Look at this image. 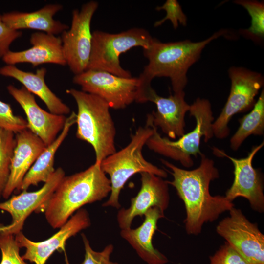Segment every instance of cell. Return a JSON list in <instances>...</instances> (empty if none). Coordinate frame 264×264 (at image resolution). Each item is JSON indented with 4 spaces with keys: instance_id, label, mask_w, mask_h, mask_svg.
<instances>
[{
    "instance_id": "ba28073f",
    "label": "cell",
    "mask_w": 264,
    "mask_h": 264,
    "mask_svg": "<svg viewBox=\"0 0 264 264\" xmlns=\"http://www.w3.org/2000/svg\"><path fill=\"white\" fill-rule=\"evenodd\" d=\"M228 74L230 93L220 113L212 124L214 136L220 139L229 135L228 124L234 115L253 108L255 98L264 83L261 73L242 67H231Z\"/></svg>"
},
{
    "instance_id": "f1b7e54d",
    "label": "cell",
    "mask_w": 264,
    "mask_h": 264,
    "mask_svg": "<svg viewBox=\"0 0 264 264\" xmlns=\"http://www.w3.org/2000/svg\"><path fill=\"white\" fill-rule=\"evenodd\" d=\"M156 10H164L166 11V15L163 19L154 22V25L155 27L161 25L168 20L171 21L175 29L178 27V23L183 26L187 25V17L176 0H167L162 6H157Z\"/></svg>"
},
{
    "instance_id": "ffe728a7",
    "label": "cell",
    "mask_w": 264,
    "mask_h": 264,
    "mask_svg": "<svg viewBox=\"0 0 264 264\" xmlns=\"http://www.w3.org/2000/svg\"><path fill=\"white\" fill-rule=\"evenodd\" d=\"M144 220L136 229H121L120 235L135 249L139 257L148 264H165L167 257L154 248L153 237L157 229L158 220L164 217V211L157 207L149 209Z\"/></svg>"
},
{
    "instance_id": "44dd1931",
    "label": "cell",
    "mask_w": 264,
    "mask_h": 264,
    "mask_svg": "<svg viewBox=\"0 0 264 264\" xmlns=\"http://www.w3.org/2000/svg\"><path fill=\"white\" fill-rule=\"evenodd\" d=\"M46 72L44 67L38 69L35 73L22 70L15 65H6L0 68V75L13 78L20 82L28 91L36 95L44 103L50 112L63 115L69 114V107L45 83Z\"/></svg>"
},
{
    "instance_id": "4dcf8cb0",
    "label": "cell",
    "mask_w": 264,
    "mask_h": 264,
    "mask_svg": "<svg viewBox=\"0 0 264 264\" xmlns=\"http://www.w3.org/2000/svg\"><path fill=\"white\" fill-rule=\"evenodd\" d=\"M210 264H249L228 243L225 242L215 254L210 257Z\"/></svg>"
},
{
    "instance_id": "d4e9b609",
    "label": "cell",
    "mask_w": 264,
    "mask_h": 264,
    "mask_svg": "<svg viewBox=\"0 0 264 264\" xmlns=\"http://www.w3.org/2000/svg\"><path fill=\"white\" fill-rule=\"evenodd\" d=\"M15 146V133L0 128V198L8 179Z\"/></svg>"
},
{
    "instance_id": "484cf974",
    "label": "cell",
    "mask_w": 264,
    "mask_h": 264,
    "mask_svg": "<svg viewBox=\"0 0 264 264\" xmlns=\"http://www.w3.org/2000/svg\"><path fill=\"white\" fill-rule=\"evenodd\" d=\"M234 2L243 7L251 18V26L244 30V34L254 39L264 37V4L263 1L237 0Z\"/></svg>"
},
{
    "instance_id": "cb8c5ba5",
    "label": "cell",
    "mask_w": 264,
    "mask_h": 264,
    "mask_svg": "<svg viewBox=\"0 0 264 264\" xmlns=\"http://www.w3.org/2000/svg\"><path fill=\"white\" fill-rule=\"evenodd\" d=\"M239 127L230 140V148L237 150L250 135L261 136L264 132V90L263 89L251 111L238 120Z\"/></svg>"
},
{
    "instance_id": "f546056e",
    "label": "cell",
    "mask_w": 264,
    "mask_h": 264,
    "mask_svg": "<svg viewBox=\"0 0 264 264\" xmlns=\"http://www.w3.org/2000/svg\"><path fill=\"white\" fill-rule=\"evenodd\" d=\"M82 237L85 254L84 260L81 264H118L110 260V256L113 249L112 245H108L103 251L96 252L91 248L89 241L84 234H82Z\"/></svg>"
},
{
    "instance_id": "9c48e42d",
    "label": "cell",
    "mask_w": 264,
    "mask_h": 264,
    "mask_svg": "<svg viewBox=\"0 0 264 264\" xmlns=\"http://www.w3.org/2000/svg\"><path fill=\"white\" fill-rule=\"evenodd\" d=\"M73 82L80 86L82 91L97 96L116 110L136 102L141 84L139 77H123L92 69L75 75Z\"/></svg>"
},
{
    "instance_id": "6da1fadb",
    "label": "cell",
    "mask_w": 264,
    "mask_h": 264,
    "mask_svg": "<svg viewBox=\"0 0 264 264\" xmlns=\"http://www.w3.org/2000/svg\"><path fill=\"white\" fill-rule=\"evenodd\" d=\"M200 156L199 166L191 170L161 159L173 176L172 181H166L167 184L176 189L184 203L186 217L184 222L189 235L200 234L204 223L215 221L221 214L234 207L225 196H213L210 194V184L219 178V171L213 160L202 153Z\"/></svg>"
},
{
    "instance_id": "1f68e13d",
    "label": "cell",
    "mask_w": 264,
    "mask_h": 264,
    "mask_svg": "<svg viewBox=\"0 0 264 264\" xmlns=\"http://www.w3.org/2000/svg\"><path fill=\"white\" fill-rule=\"evenodd\" d=\"M22 35L19 30L9 27L3 21L0 14V58H2L10 51L11 44Z\"/></svg>"
},
{
    "instance_id": "603a6c76",
    "label": "cell",
    "mask_w": 264,
    "mask_h": 264,
    "mask_svg": "<svg viewBox=\"0 0 264 264\" xmlns=\"http://www.w3.org/2000/svg\"><path fill=\"white\" fill-rule=\"evenodd\" d=\"M76 114L72 112L66 118L64 127L60 134L50 145L46 146L24 176L20 191H25L31 185L47 181L55 170L54 168L55 154L67 136L71 127L76 123Z\"/></svg>"
},
{
    "instance_id": "d6986e66",
    "label": "cell",
    "mask_w": 264,
    "mask_h": 264,
    "mask_svg": "<svg viewBox=\"0 0 264 264\" xmlns=\"http://www.w3.org/2000/svg\"><path fill=\"white\" fill-rule=\"evenodd\" d=\"M30 43L31 48L21 51L10 50L2 58L3 61L8 65L28 63L33 66L47 63L66 65L61 37L37 32L31 34Z\"/></svg>"
},
{
    "instance_id": "8992f818",
    "label": "cell",
    "mask_w": 264,
    "mask_h": 264,
    "mask_svg": "<svg viewBox=\"0 0 264 264\" xmlns=\"http://www.w3.org/2000/svg\"><path fill=\"white\" fill-rule=\"evenodd\" d=\"M189 111L190 115L193 116L196 121L193 130L178 139L172 140L160 135L152 119L153 133L145 144L154 152L179 161L187 168L194 164L192 156L197 157L198 154H201L200 150L201 138L203 137L204 141L207 142L214 136L212 128L214 117L209 100L198 98L190 105Z\"/></svg>"
},
{
    "instance_id": "52a82bcc",
    "label": "cell",
    "mask_w": 264,
    "mask_h": 264,
    "mask_svg": "<svg viewBox=\"0 0 264 264\" xmlns=\"http://www.w3.org/2000/svg\"><path fill=\"white\" fill-rule=\"evenodd\" d=\"M153 38L146 29L133 28L118 33L100 30L92 32L88 69L102 70L123 77H132L120 65L119 57L134 47L148 49Z\"/></svg>"
},
{
    "instance_id": "e0dca14e",
    "label": "cell",
    "mask_w": 264,
    "mask_h": 264,
    "mask_svg": "<svg viewBox=\"0 0 264 264\" xmlns=\"http://www.w3.org/2000/svg\"><path fill=\"white\" fill-rule=\"evenodd\" d=\"M141 188L137 195L131 199L129 208H122L117 219L121 229L130 228L135 217H142L150 208L157 207L164 211L170 200L168 184L162 177L153 174L142 172Z\"/></svg>"
},
{
    "instance_id": "7402d4cb",
    "label": "cell",
    "mask_w": 264,
    "mask_h": 264,
    "mask_svg": "<svg viewBox=\"0 0 264 264\" xmlns=\"http://www.w3.org/2000/svg\"><path fill=\"white\" fill-rule=\"evenodd\" d=\"M62 8L61 4H50L32 12L6 13L2 15V17L4 22L14 30H37L56 35L69 28L67 25L54 19V15Z\"/></svg>"
},
{
    "instance_id": "5bb4252c",
    "label": "cell",
    "mask_w": 264,
    "mask_h": 264,
    "mask_svg": "<svg viewBox=\"0 0 264 264\" xmlns=\"http://www.w3.org/2000/svg\"><path fill=\"white\" fill-rule=\"evenodd\" d=\"M141 95L140 103L150 101L156 105V111L150 114L155 127L160 128L169 139L174 140L185 134V117L190 105L185 100L184 91L163 97L151 86L144 90Z\"/></svg>"
},
{
    "instance_id": "3957f363",
    "label": "cell",
    "mask_w": 264,
    "mask_h": 264,
    "mask_svg": "<svg viewBox=\"0 0 264 264\" xmlns=\"http://www.w3.org/2000/svg\"><path fill=\"white\" fill-rule=\"evenodd\" d=\"M110 181L100 164L94 163L86 170L65 176L43 211L49 225L61 227L83 205L101 200L111 192Z\"/></svg>"
},
{
    "instance_id": "30bf717a",
    "label": "cell",
    "mask_w": 264,
    "mask_h": 264,
    "mask_svg": "<svg viewBox=\"0 0 264 264\" xmlns=\"http://www.w3.org/2000/svg\"><path fill=\"white\" fill-rule=\"evenodd\" d=\"M98 3L87 2L80 10L72 11L71 26L62 33L64 55L70 70L77 75L88 69L92 44L90 24Z\"/></svg>"
},
{
    "instance_id": "277c9868",
    "label": "cell",
    "mask_w": 264,
    "mask_h": 264,
    "mask_svg": "<svg viewBox=\"0 0 264 264\" xmlns=\"http://www.w3.org/2000/svg\"><path fill=\"white\" fill-rule=\"evenodd\" d=\"M66 92L75 100L77 138L90 144L95 154V163L100 164L116 150V128L106 102L97 96L71 88Z\"/></svg>"
},
{
    "instance_id": "7a4b0ae2",
    "label": "cell",
    "mask_w": 264,
    "mask_h": 264,
    "mask_svg": "<svg viewBox=\"0 0 264 264\" xmlns=\"http://www.w3.org/2000/svg\"><path fill=\"white\" fill-rule=\"evenodd\" d=\"M227 33L220 30L206 39L197 42L190 40L163 43L154 38L150 46L143 49L149 61L139 76L141 86L151 85L155 77L170 78L174 93L184 91L189 68L200 58L204 47L213 40Z\"/></svg>"
},
{
    "instance_id": "4fadbf2b",
    "label": "cell",
    "mask_w": 264,
    "mask_h": 264,
    "mask_svg": "<svg viewBox=\"0 0 264 264\" xmlns=\"http://www.w3.org/2000/svg\"><path fill=\"white\" fill-rule=\"evenodd\" d=\"M65 176L61 167L55 170L49 180L40 189L33 192L26 190L0 202V209L8 212L11 222L7 225L0 224V233L15 236L22 230L25 220L35 211L44 210L58 184Z\"/></svg>"
},
{
    "instance_id": "7c38bea8",
    "label": "cell",
    "mask_w": 264,
    "mask_h": 264,
    "mask_svg": "<svg viewBox=\"0 0 264 264\" xmlns=\"http://www.w3.org/2000/svg\"><path fill=\"white\" fill-rule=\"evenodd\" d=\"M264 145L263 141L254 146L246 157L242 158L232 157L216 147L212 148L215 155L228 158L234 166V180L226 192L225 198L232 202L238 197H243L248 200L254 211L260 213L264 211L263 185L261 175L252 166V160Z\"/></svg>"
},
{
    "instance_id": "2e32d148",
    "label": "cell",
    "mask_w": 264,
    "mask_h": 264,
    "mask_svg": "<svg viewBox=\"0 0 264 264\" xmlns=\"http://www.w3.org/2000/svg\"><path fill=\"white\" fill-rule=\"evenodd\" d=\"M7 89L23 110L27 117V129L46 146L52 143L63 130L67 117L44 110L36 103L34 95L22 86L19 88L9 85Z\"/></svg>"
},
{
    "instance_id": "ac0fdd59",
    "label": "cell",
    "mask_w": 264,
    "mask_h": 264,
    "mask_svg": "<svg viewBox=\"0 0 264 264\" xmlns=\"http://www.w3.org/2000/svg\"><path fill=\"white\" fill-rule=\"evenodd\" d=\"M15 138L10 174L2 196L5 199L14 191H20L24 176L46 147L43 141L28 129L16 133Z\"/></svg>"
},
{
    "instance_id": "5b68a950",
    "label": "cell",
    "mask_w": 264,
    "mask_h": 264,
    "mask_svg": "<svg viewBox=\"0 0 264 264\" xmlns=\"http://www.w3.org/2000/svg\"><path fill=\"white\" fill-rule=\"evenodd\" d=\"M153 133L152 119L149 114L145 126L136 130L131 135L129 143L101 161L100 167L110 176L111 189L109 199L103 204L104 207H120V193L127 180L136 173L147 172L162 178L167 176L165 171L147 161L143 156L142 149Z\"/></svg>"
},
{
    "instance_id": "9a60e30c",
    "label": "cell",
    "mask_w": 264,
    "mask_h": 264,
    "mask_svg": "<svg viewBox=\"0 0 264 264\" xmlns=\"http://www.w3.org/2000/svg\"><path fill=\"white\" fill-rule=\"evenodd\" d=\"M90 220L88 212L80 209L66 221L60 229L51 237L41 242H33L25 237L22 232L15 236L20 247L26 249L22 256L24 260L35 264H45L56 250L65 251L66 241L81 230L88 227Z\"/></svg>"
},
{
    "instance_id": "4316f807",
    "label": "cell",
    "mask_w": 264,
    "mask_h": 264,
    "mask_svg": "<svg viewBox=\"0 0 264 264\" xmlns=\"http://www.w3.org/2000/svg\"><path fill=\"white\" fill-rule=\"evenodd\" d=\"M20 248L14 235L0 233V264H27L20 256Z\"/></svg>"
},
{
    "instance_id": "8fae6325",
    "label": "cell",
    "mask_w": 264,
    "mask_h": 264,
    "mask_svg": "<svg viewBox=\"0 0 264 264\" xmlns=\"http://www.w3.org/2000/svg\"><path fill=\"white\" fill-rule=\"evenodd\" d=\"M229 216L216 227L223 238L249 264H264V235L257 223H252L240 209L232 207Z\"/></svg>"
},
{
    "instance_id": "83f0119b",
    "label": "cell",
    "mask_w": 264,
    "mask_h": 264,
    "mask_svg": "<svg viewBox=\"0 0 264 264\" xmlns=\"http://www.w3.org/2000/svg\"><path fill=\"white\" fill-rule=\"evenodd\" d=\"M0 128L15 134L28 128L27 121L13 114L11 106L0 100Z\"/></svg>"
}]
</instances>
